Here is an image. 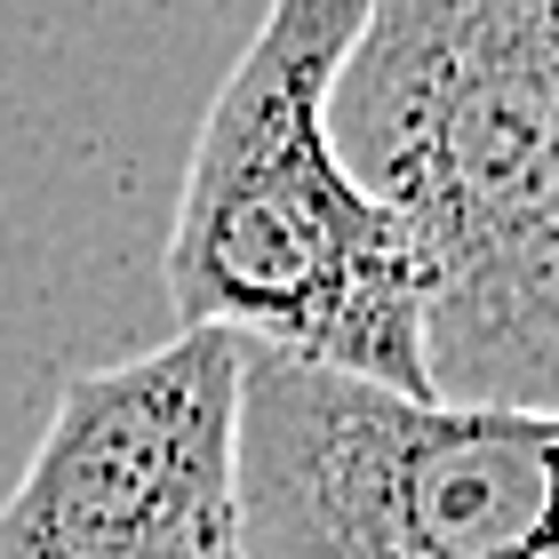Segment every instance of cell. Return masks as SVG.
I'll return each instance as SVG.
<instances>
[{
    "label": "cell",
    "mask_w": 559,
    "mask_h": 559,
    "mask_svg": "<svg viewBox=\"0 0 559 559\" xmlns=\"http://www.w3.org/2000/svg\"><path fill=\"white\" fill-rule=\"evenodd\" d=\"M0 559H257L240 512V344L176 328L64 376L0 503Z\"/></svg>",
    "instance_id": "277c9868"
},
{
    "label": "cell",
    "mask_w": 559,
    "mask_h": 559,
    "mask_svg": "<svg viewBox=\"0 0 559 559\" xmlns=\"http://www.w3.org/2000/svg\"><path fill=\"white\" fill-rule=\"evenodd\" d=\"M257 559H559V408L408 400L240 344Z\"/></svg>",
    "instance_id": "3957f363"
},
{
    "label": "cell",
    "mask_w": 559,
    "mask_h": 559,
    "mask_svg": "<svg viewBox=\"0 0 559 559\" xmlns=\"http://www.w3.org/2000/svg\"><path fill=\"white\" fill-rule=\"evenodd\" d=\"M328 136L424 257L431 392L559 408V0H368Z\"/></svg>",
    "instance_id": "6da1fadb"
},
{
    "label": "cell",
    "mask_w": 559,
    "mask_h": 559,
    "mask_svg": "<svg viewBox=\"0 0 559 559\" xmlns=\"http://www.w3.org/2000/svg\"><path fill=\"white\" fill-rule=\"evenodd\" d=\"M360 24L368 0H264L192 136L160 272L176 328L440 400L424 352V257L328 136V96Z\"/></svg>",
    "instance_id": "7a4b0ae2"
}]
</instances>
